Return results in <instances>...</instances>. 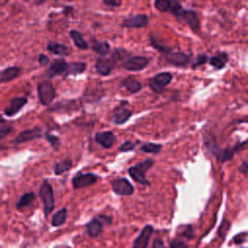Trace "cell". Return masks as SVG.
Instances as JSON below:
<instances>
[{"label":"cell","mask_w":248,"mask_h":248,"mask_svg":"<svg viewBox=\"0 0 248 248\" xmlns=\"http://www.w3.org/2000/svg\"><path fill=\"white\" fill-rule=\"evenodd\" d=\"M153 164H154L153 159L148 158L136 166L130 167L128 169V173L135 181L143 185H149L150 182L145 177V173L150 168H152Z\"/></svg>","instance_id":"1"},{"label":"cell","mask_w":248,"mask_h":248,"mask_svg":"<svg viewBox=\"0 0 248 248\" xmlns=\"http://www.w3.org/2000/svg\"><path fill=\"white\" fill-rule=\"evenodd\" d=\"M39 195H40V198L42 199V202L44 204L45 216L47 217L52 212V210L54 209V206H55L53 189L47 180H44V182L42 183L40 190H39Z\"/></svg>","instance_id":"2"},{"label":"cell","mask_w":248,"mask_h":248,"mask_svg":"<svg viewBox=\"0 0 248 248\" xmlns=\"http://www.w3.org/2000/svg\"><path fill=\"white\" fill-rule=\"evenodd\" d=\"M111 223V218L106 215H99L92 218L86 225V232L91 237H97L103 231L104 226L109 225Z\"/></svg>","instance_id":"3"},{"label":"cell","mask_w":248,"mask_h":248,"mask_svg":"<svg viewBox=\"0 0 248 248\" xmlns=\"http://www.w3.org/2000/svg\"><path fill=\"white\" fill-rule=\"evenodd\" d=\"M38 98L42 105H49L55 97V89L49 80H43L38 83L37 86Z\"/></svg>","instance_id":"4"},{"label":"cell","mask_w":248,"mask_h":248,"mask_svg":"<svg viewBox=\"0 0 248 248\" xmlns=\"http://www.w3.org/2000/svg\"><path fill=\"white\" fill-rule=\"evenodd\" d=\"M171 78H172V77L170 73L164 72V73L157 74L155 77H153L152 78H150L148 80L149 87L151 88V90L154 93L160 94L163 92L165 86L170 82Z\"/></svg>","instance_id":"5"},{"label":"cell","mask_w":248,"mask_h":248,"mask_svg":"<svg viewBox=\"0 0 248 248\" xmlns=\"http://www.w3.org/2000/svg\"><path fill=\"white\" fill-rule=\"evenodd\" d=\"M112 191L119 196H131L135 189L130 181L126 178H118L111 182Z\"/></svg>","instance_id":"6"},{"label":"cell","mask_w":248,"mask_h":248,"mask_svg":"<svg viewBox=\"0 0 248 248\" xmlns=\"http://www.w3.org/2000/svg\"><path fill=\"white\" fill-rule=\"evenodd\" d=\"M97 180H98V176L96 174L87 172V173H79L76 175L73 178L72 183L75 189H79V188H83V187L95 184Z\"/></svg>","instance_id":"7"},{"label":"cell","mask_w":248,"mask_h":248,"mask_svg":"<svg viewBox=\"0 0 248 248\" xmlns=\"http://www.w3.org/2000/svg\"><path fill=\"white\" fill-rule=\"evenodd\" d=\"M153 232V227L151 225H146L134 240L133 248H147Z\"/></svg>","instance_id":"8"},{"label":"cell","mask_w":248,"mask_h":248,"mask_svg":"<svg viewBox=\"0 0 248 248\" xmlns=\"http://www.w3.org/2000/svg\"><path fill=\"white\" fill-rule=\"evenodd\" d=\"M148 16L145 14H139L135 16H131L127 18H125L121 25L123 27H128V28H140L144 27L148 24Z\"/></svg>","instance_id":"9"},{"label":"cell","mask_w":248,"mask_h":248,"mask_svg":"<svg viewBox=\"0 0 248 248\" xmlns=\"http://www.w3.org/2000/svg\"><path fill=\"white\" fill-rule=\"evenodd\" d=\"M115 66V60L107 57H99L96 60V72L102 76H108Z\"/></svg>","instance_id":"10"},{"label":"cell","mask_w":248,"mask_h":248,"mask_svg":"<svg viewBox=\"0 0 248 248\" xmlns=\"http://www.w3.org/2000/svg\"><path fill=\"white\" fill-rule=\"evenodd\" d=\"M27 104V99L25 97H15L10 100L9 105L4 109V113L7 116H14L18 111L21 110V108Z\"/></svg>","instance_id":"11"},{"label":"cell","mask_w":248,"mask_h":248,"mask_svg":"<svg viewBox=\"0 0 248 248\" xmlns=\"http://www.w3.org/2000/svg\"><path fill=\"white\" fill-rule=\"evenodd\" d=\"M148 64V59L144 56H134L129 58L124 64L123 67L127 71H132V72H137L140 71L143 68H145Z\"/></svg>","instance_id":"12"},{"label":"cell","mask_w":248,"mask_h":248,"mask_svg":"<svg viewBox=\"0 0 248 248\" xmlns=\"http://www.w3.org/2000/svg\"><path fill=\"white\" fill-rule=\"evenodd\" d=\"M41 129L36 127V128H32V129H28V130H24L21 133H19L14 140H13V143L18 144V143H22L25 141H29L32 140H35L37 138L41 137Z\"/></svg>","instance_id":"13"},{"label":"cell","mask_w":248,"mask_h":248,"mask_svg":"<svg viewBox=\"0 0 248 248\" xmlns=\"http://www.w3.org/2000/svg\"><path fill=\"white\" fill-rule=\"evenodd\" d=\"M95 140L97 141V143H99L103 147L109 148L114 144L116 140V136L111 131L100 132L96 134Z\"/></svg>","instance_id":"14"},{"label":"cell","mask_w":248,"mask_h":248,"mask_svg":"<svg viewBox=\"0 0 248 248\" xmlns=\"http://www.w3.org/2000/svg\"><path fill=\"white\" fill-rule=\"evenodd\" d=\"M67 67H68V64H67V62L64 59H62V58L55 59L50 64V66H49V68L47 70L46 75L48 76V78H53L55 76L62 75V74L66 73Z\"/></svg>","instance_id":"15"},{"label":"cell","mask_w":248,"mask_h":248,"mask_svg":"<svg viewBox=\"0 0 248 248\" xmlns=\"http://www.w3.org/2000/svg\"><path fill=\"white\" fill-rule=\"evenodd\" d=\"M166 59L169 63L174 66L184 67L189 63L190 56L184 52H173V53L167 54Z\"/></svg>","instance_id":"16"},{"label":"cell","mask_w":248,"mask_h":248,"mask_svg":"<svg viewBox=\"0 0 248 248\" xmlns=\"http://www.w3.org/2000/svg\"><path fill=\"white\" fill-rule=\"evenodd\" d=\"M181 18H183L186 23L189 25V27L193 30V31H199L201 24H200V19L199 16L197 15V13L195 11L192 10H184L182 13V16Z\"/></svg>","instance_id":"17"},{"label":"cell","mask_w":248,"mask_h":248,"mask_svg":"<svg viewBox=\"0 0 248 248\" xmlns=\"http://www.w3.org/2000/svg\"><path fill=\"white\" fill-rule=\"evenodd\" d=\"M21 73V68L18 66L7 67L0 73V83L9 82L13 79H16Z\"/></svg>","instance_id":"18"},{"label":"cell","mask_w":248,"mask_h":248,"mask_svg":"<svg viewBox=\"0 0 248 248\" xmlns=\"http://www.w3.org/2000/svg\"><path fill=\"white\" fill-rule=\"evenodd\" d=\"M131 115H132V111L126 108L124 106H122L115 109L112 116V122L117 125L123 124L129 120Z\"/></svg>","instance_id":"19"},{"label":"cell","mask_w":248,"mask_h":248,"mask_svg":"<svg viewBox=\"0 0 248 248\" xmlns=\"http://www.w3.org/2000/svg\"><path fill=\"white\" fill-rule=\"evenodd\" d=\"M122 85L130 92V93H137L140 90H141L142 85L141 83L137 80L134 77H127L123 81H122Z\"/></svg>","instance_id":"20"},{"label":"cell","mask_w":248,"mask_h":248,"mask_svg":"<svg viewBox=\"0 0 248 248\" xmlns=\"http://www.w3.org/2000/svg\"><path fill=\"white\" fill-rule=\"evenodd\" d=\"M47 50L59 55V56H67L70 53V49L68 46H66L65 45L62 44H58V43H48L47 46Z\"/></svg>","instance_id":"21"},{"label":"cell","mask_w":248,"mask_h":248,"mask_svg":"<svg viewBox=\"0 0 248 248\" xmlns=\"http://www.w3.org/2000/svg\"><path fill=\"white\" fill-rule=\"evenodd\" d=\"M245 143H246V141H243V142H241V143L236 144V145H235V146H233V147L226 148V149H222V151H221V153H220V155H219L218 159H219V160H220V162H222V163H224V162H226V161L231 160V159L233 157L234 153L239 149V147H241V146H242V145H244Z\"/></svg>","instance_id":"22"},{"label":"cell","mask_w":248,"mask_h":248,"mask_svg":"<svg viewBox=\"0 0 248 248\" xmlns=\"http://www.w3.org/2000/svg\"><path fill=\"white\" fill-rule=\"evenodd\" d=\"M35 200V194L34 192H28L23 194L20 199L18 200V202L16 204V207L17 210H22L24 207L28 206L33 201Z\"/></svg>","instance_id":"23"},{"label":"cell","mask_w":248,"mask_h":248,"mask_svg":"<svg viewBox=\"0 0 248 248\" xmlns=\"http://www.w3.org/2000/svg\"><path fill=\"white\" fill-rule=\"evenodd\" d=\"M70 36L73 39L74 44L77 47H78L80 49H87L88 48V44L86 43V41L83 39L82 35L78 31L71 30Z\"/></svg>","instance_id":"24"},{"label":"cell","mask_w":248,"mask_h":248,"mask_svg":"<svg viewBox=\"0 0 248 248\" xmlns=\"http://www.w3.org/2000/svg\"><path fill=\"white\" fill-rule=\"evenodd\" d=\"M67 215H68L67 208H62V209L58 210L52 216L51 225L53 227H60V226H62L66 222V220H67Z\"/></svg>","instance_id":"25"},{"label":"cell","mask_w":248,"mask_h":248,"mask_svg":"<svg viewBox=\"0 0 248 248\" xmlns=\"http://www.w3.org/2000/svg\"><path fill=\"white\" fill-rule=\"evenodd\" d=\"M86 64L83 62H73L68 64L66 75H78L84 72Z\"/></svg>","instance_id":"26"},{"label":"cell","mask_w":248,"mask_h":248,"mask_svg":"<svg viewBox=\"0 0 248 248\" xmlns=\"http://www.w3.org/2000/svg\"><path fill=\"white\" fill-rule=\"evenodd\" d=\"M227 58H228V56L226 53H220L219 55L212 56L209 59V64L216 69H222L226 65Z\"/></svg>","instance_id":"27"},{"label":"cell","mask_w":248,"mask_h":248,"mask_svg":"<svg viewBox=\"0 0 248 248\" xmlns=\"http://www.w3.org/2000/svg\"><path fill=\"white\" fill-rule=\"evenodd\" d=\"M72 168V161L70 159L62 160L61 162H58L54 165V173L56 175L62 174L63 172H66Z\"/></svg>","instance_id":"28"},{"label":"cell","mask_w":248,"mask_h":248,"mask_svg":"<svg viewBox=\"0 0 248 248\" xmlns=\"http://www.w3.org/2000/svg\"><path fill=\"white\" fill-rule=\"evenodd\" d=\"M92 49L94 51H96L98 54L104 56V55L108 54V52L109 50V45L107 42L94 41V43L92 45Z\"/></svg>","instance_id":"29"},{"label":"cell","mask_w":248,"mask_h":248,"mask_svg":"<svg viewBox=\"0 0 248 248\" xmlns=\"http://www.w3.org/2000/svg\"><path fill=\"white\" fill-rule=\"evenodd\" d=\"M140 150L145 153H159L162 150V145L158 143H153V142H148L144 143L141 145Z\"/></svg>","instance_id":"30"},{"label":"cell","mask_w":248,"mask_h":248,"mask_svg":"<svg viewBox=\"0 0 248 248\" xmlns=\"http://www.w3.org/2000/svg\"><path fill=\"white\" fill-rule=\"evenodd\" d=\"M169 11H170V13L176 16L177 18L181 19V16H182V13H183V9H182V6L179 2H176V1H170V9Z\"/></svg>","instance_id":"31"},{"label":"cell","mask_w":248,"mask_h":248,"mask_svg":"<svg viewBox=\"0 0 248 248\" xmlns=\"http://www.w3.org/2000/svg\"><path fill=\"white\" fill-rule=\"evenodd\" d=\"M12 131H14V128L8 124H5V121L0 117V140L5 139Z\"/></svg>","instance_id":"32"},{"label":"cell","mask_w":248,"mask_h":248,"mask_svg":"<svg viewBox=\"0 0 248 248\" xmlns=\"http://www.w3.org/2000/svg\"><path fill=\"white\" fill-rule=\"evenodd\" d=\"M155 8L160 12H166L169 11L170 6V1L168 0H157L154 2Z\"/></svg>","instance_id":"33"},{"label":"cell","mask_w":248,"mask_h":248,"mask_svg":"<svg viewBox=\"0 0 248 248\" xmlns=\"http://www.w3.org/2000/svg\"><path fill=\"white\" fill-rule=\"evenodd\" d=\"M139 141H132V140H126L119 146V151L121 152H128L133 150Z\"/></svg>","instance_id":"34"},{"label":"cell","mask_w":248,"mask_h":248,"mask_svg":"<svg viewBox=\"0 0 248 248\" xmlns=\"http://www.w3.org/2000/svg\"><path fill=\"white\" fill-rule=\"evenodd\" d=\"M46 140L50 143V145H51L53 148H55V149L60 145V140L58 139V137H56V136H54V135H51V134L46 133Z\"/></svg>","instance_id":"35"},{"label":"cell","mask_w":248,"mask_h":248,"mask_svg":"<svg viewBox=\"0 0 248 248\" xmlns=\"http://www.w3.org/2000/svg\"><path fill=\"white\" fill-rule=\"evenodd\" d=\"M150 41H151L152 46H153L155 48H157L158 50H160V51H162V52H170V47H168V46H165L164 45L159 44L155 38L150 37Z\"/></svg>","instance_id":"36"},{"label":"cell","mask_w":248,"mask_h":248,"mask_svg":"<svg viewBox=\"0 0 248 248\" xmlns=\"http://www.w3.org/2000/svg\"><path fill=\"white\" fill-rule=\"evenodd\" d=\"M169 248H188V245L184 241L176 238L170 241Z\"/></svg>","instance_id":"37"},{"label":"cell","mask_w":248,"mask_h":248,"mask_svg":"<svg viewBox=\"0 0 248 248\" xmlns=\"http://www.w3.org/2000/svg\"><path fill=\"white\" fill-rule=\"evenodd\" d=\"M206 60H207L206 55H204V54H199V55L197 56V58L195 59V62L192 64V67H193V68H197V67H199V66H201V65H203V64L206 62Z\"/></svg>","instance_id":"38"},{"label":"cell","mask_w":248,"mask_h":248,"mask_svg":"<svg viewBox=\"0 0 248 248\" xmlns=\"http://www.w3.org/2000/svg\"><path fill=\"white\" fill-rule=\"evenodd\" d=\"M246 239H247V232H243L238 233V234H236V235L234 236L233 242H234L235 244H242V243H244V242L246 241Z\"/></svg>","instance_id":"39"},{"label":"cell","mask_w":248,"mask_h":248,"mask_svg":"<svg viewBox=\"0 0 248 248\" xmlns=\"http://www.w3.org/2000/svg\"><path fill=\"white\" fill-rule=\"evenodd\" d=\"M152 248H168L161 238H155L152 244Z\"/></svg>","instance_id":"40"},{"label":"cell","mask_w":248,"mask_h":248,"mask_svg":"<svg viewBox=\"0 0 248 248\" xmlns=\"http://www.w3.org/2000/svg\"><path fill=\"white\" fill-rule=\"evenodd\" d=\"M38 61H39V63H40L41 66H46V65H47V63H48V61H49V58H48L46 54L41 53V54L39 55V57H38Z\"/></svg>","instance_id":"41"},{"label":"cell","mask_w":248,"mask_h":248,"mask_svg":"<svg viewBox=\"0 0 248 248\" xmlns=\"http://www.w3.org/2000/svg\"><path fill=\"white\" fill-rule=\"evenodd\" d=\"M103 3L107 6H112V7H118L121 5L120 0H104Z\"/></svg>","instance_id":"42"},{"label":"cell","mask_w":248,"mask_h":248,"mask_svg":"<svg viewBox=\"0 0 248 248\" xmlns=\"http://www.w3.org/2000/svg\"><path fill=\"white\" fill-rule=\"evenodd\" d=\"M239 170H240L241 172H243L244 174H246V173H247V170H248V169H247V162H246V161H244V162L242 163L241 167L239 168Z\"/></svg>","instance_id":"43"},{"label":"cell","mask_w":248,"mask_h":248,"mask_svg":"<svg viewBox=\"0 0 248 248\" xmlns=\"http://www.w3.org/2000/svg\"><path fill=\"white\" fill-rule=\"evenodd\" d=\"M244 248H246V247H244Z\"/></svg>","instance_id":"44"}]
</instances>
